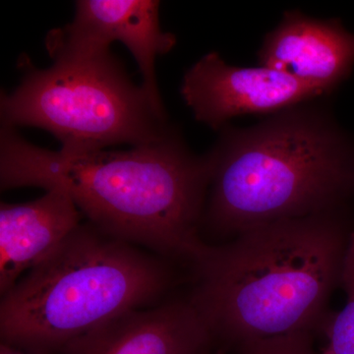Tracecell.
<instances>
[{"instance_id": "ba28073f", "label": "cell", "mask_w": 354, "mask_h": 354, "mask_svg": "<svg viewBox=\"0 0 354 354\" xmlns=\"http://www.w3.org/2000/svg\"><path fill=\"white\" fill-rule=\"evenodd\" d=\"M213 339L187 300L114 317L59 354H206Z\"/></svg>"}, {"instance_id": "6da1fadb", "label": "cell", "mask_w": 354, "mask_h": 354, "mask_svg": "<svg viewBox=\"0 0 354 354\" xmlns=\"http://www.w3.org/2000/svg\"><path fill=\"white\" fill-rule=\"evenodd\" d=\"M209 183L207 156H195L174 128L128 151H50L15 128L0 131L1 189L62 190L104 234L165 257L194 262Z\"/></svg>"}, {"instance_id": "3957f363", "label": "cell", "mask_w": 354, "mask_h": 354, "mask_svg": "<svg viewBox=\"0 0 354 354\" xmlns=\"http://www.w3.org/2000/svg\"><path fill=\"white\" fill-rule=\"evenodd\" d=\"M311 102L246 129L223 128L206 153L212 227L239 234L274 221L335 213L353 185V153L326 109Z\"/></svg>"}, {"instance_id": "30bf717a", "label": "cell", "mask_w": 354, "mask_h": 354, "mask_svg": "<svg viewBox=\"0 0 354 354\" xmlns=\"http://www.w3.org/2000/svg\"><path fill=\"white\" fill-rule=\"evenodd\" d=\"M82 214L62 190L24 204H0V292L48 257L81 225Z\"/></svg>"}, {"instance_id": "7c38bea8", "label": "cell", "mask_w": 354, "mask_h": 354, "mask_svg": "<svg viewBox=\"0 0 354 354\" xmlns=\"http://www.w3.org/2000/svg\"><path fill=\"white\" fill-rule=\"evenodd\" d=\"M239 354H318L314 349L313 333L258 339L239 344Z\"/></svg>"}, {"instance_id": "8992f818", "label": "cell", "mask_w": 354, "mask_h": 354, "mask_svg": "<svg viewBox=\"0 0 354 354\" xmlns=\"http://www.w3.org/2000/svg\"><path fill=\"white\" fill-rule=\"evenodd\" d=\"M160 6L157 0H78L72 22L48 32L46 50L55 58L101 53L111 50L113 41H121L136 60L142 88L155 108L165 113L155 62L176 46V37L160 28Z\"/></svg>"}, {"instance_id": "9c48e42d", "label": "cell", "mask_w": 354, "mask_h": 354, "mask_svg": "<svg viewBox=\"0 0 354 354\" xmlns=\"http://www.w3.org/2000/svg\"><path fill=\"white\" fill-rule=\"evenodd\" d=\"M258 62L330 94L353 68L354 34L339 20L314 19L300 11H288L266 35Z\"/></svg>"}, {"instance_id": "277c9868", "label": "cell", "mask_w": 354, "mask_h": 354, "mask_svg": "<svg viewBox=\"0 0 354 354\" xmlns=\"http://www.w3.org/2000/svg\"><path fill=\"white\" fill-rule=\"evenodd\" d=\"M171 281L162 260L81 223L2 295L1 344L59 354L114 317L157 301Z\"/></svg>"}, {"instance_id": "8fae6325", "label": "cell", "mask_w": 354, "mask_h": 354, "mask_svg": "<svg viewBox=\"0 0 354 354\" xmlns=\"http://www.w3.org/2000/svg\"><path fill=\"white\" fill-rule=\"evenodd\" d=\"M341 286L346 293V304L337 313H329L321 324L325 337L320 353L354 354V230L349 237L342 270Z\"/></svg>"}, {"instance_id": "5bb4252c", "label": "cell", "mask_w": 354, "mask_h": 354, "mask_svg": "<svg viewBox=\"0 0 354 354\" xmlns=\"http://www.w3.org/2000/svg\"><path fill=\"white\" fill-rule=\"evenodd\" d=\"M206 354H209V353H206Z\"/></svg>"}, {"instance_id": "7a4b0ae2", "label": "cell", "mask_w": 354, "mask_h": 354, "mask_svg": "<svg viewBox=\"0 0 354 354\" xmlns=\"http://www.w3.org/2000/svg\"><path fill=\"white\" fill-rule=\"evenodd\" d=\"M353 230L335 212L274 221L208 246L193 262L197 283L189 301L214 337L236 346L314 334L341 286Z\"/></svg>"}, {"instance_id": "5b68a950", "label": "cell", "mask_w": 354, "mask_h": 354, "mask_svg": "<svg viewBox=\"0 0 354 354\" xmlns=\"http://www.w3.org/2000/svg\"><path fill=\"white\" fill-rule=\"evenodd\" d=\"M53 60L46 69L25 60L19 86L1 93L2 127L41 128L71 151L143 145L171 127L111 50Z\"/></svg>"}, {"instance_id": "4fadbf2b", "label": "cell", "mask_w": 354, "mask_h": 354, "mask_svg": "<svg viewBox=\"0 0 354 354\" xmlns=\"http://www.w3.org/2000/svg\"><path fill=\"white\" fill-rule=\"evenodd\" d=\"M0 354H28L24 351H19V349L13 348V346H8V344H0Z\"/></svg>"}, {"instance_id": "52a82bcc", "label": "cell", "mask_w": 354, "mask_h": 354, "mask_svg": "<svg viewBox=\"0 0 354 354\" xmlns=\"http://www.w3.org/2000/svg\"><path fill=\"white\" fill-rule=\"evenodd\" d=\"M195 120L214 130L245 114H274L329 95L269 67L228 65L218 53L190 67L180 88Z\"/></svg>"}]
</instances>
